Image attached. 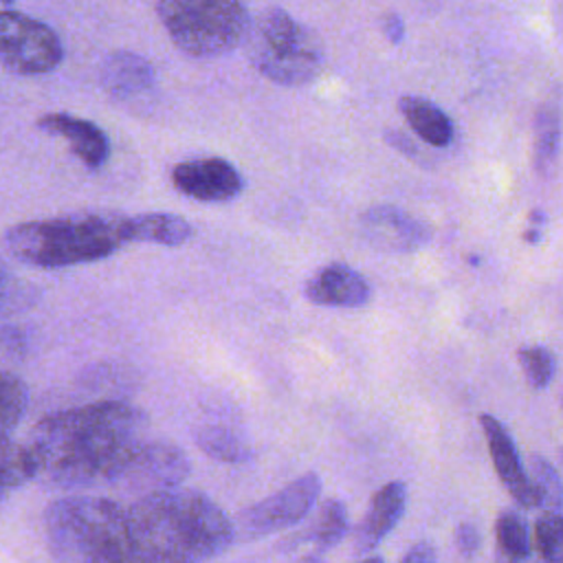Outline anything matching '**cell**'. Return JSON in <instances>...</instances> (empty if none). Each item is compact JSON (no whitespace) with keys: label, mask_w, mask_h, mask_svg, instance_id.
I'll list each match as a JSON object with an SVG mask.
<instances>
[{"label":"cell","mask_w":563,"mask_h":563,"mask_svg":"<svg viewBox=\"0 0 563 563\" xmlns=\"http://www.w3.org/2000/svg\"><path fill=\"white\" fill-rule=\"evenodd\" d=\"M0 2H2V4H9V2H13V0H0Z\"/></svg>","instance_id":"836d02e7"},{"label":"cell","mask_w":563,"mask_h":563,"mask_svg":"<svg viewBox=\"0 0 563 563\" xmlns=\"http://www.w3.org/2000/svg\"><path fill=\"white\" fill-rule=\"evenodd\" d=\"M37 128L53 136H59L68 143L70 152L88 167L99 169L110 158V139L92 121L68 114V112H48L37 119Z\"/></svg>","instance_id":"9a60e30c"},{"label":"cell","mask_w":563,"mask_h":563,"mask_svg":"<svg viewBox=\"0 0 563 563\" xmlns=\"http://www.w3.org/2000/svg\"><path fill=\"white\" fill-rule=\"evenodd\" d=\"M482 545V537L479 530L471 523V521H462L455 528V548L464 554V556H473Z\"/></svg>","instance_id":"f1b7e54d"},{"label":"cell","mask_w":563,"mask_h":563,"mask_svg":"<svg viewBox=\"0 0 563 563\" xmlns=\"http://www.w3.org/2000/svg\"><path fill=\"white\" fill-rule=\"evenodd\" d=\"M37 477V462L29 442L0 440V501Z\"/></svg>","instance_id":"44dd1931"},{"label":"cell","mask_w":563,"mask_h":563,"mask_svg":"<svg viewBox=\"0 0 563 563\" xmlns=\"http://www.w3.org/2000/svg\"><path fill=\"white\" fill-rule=\"evenodd\" d=\"M517 361L532 389H545L556 372V358L548 347L528 345L517 352Z\"/></svg>","instance_id":"83f0119b"},{"label":"cell","mask_w":563,"mask_h":563,"mask_svg":"<svg viewBox=\"0 0 563 563\" xmlns=\"http://www.w3.org/2000/svg\"><path fill=\"white\" fill-rule=\"evenodd\" d=\"M358 563H385L380 556H365L363 561H358Z\"/></svg>","instance_id":"d6a6232c"},{"label":"cell","mask_w":563,"mask_h":563,"mask_svg":"<svg viewBox=\"0 0 563 563\" xmlns=\"http://www.w3.org/2000/svg\"><path fill=\"white\" fill-rule=\"evenodd\" d=\"M561 462H563V449H561Z\"/></svg>","instance_id":"e575fe53"},{"label":"cell","mask_w":563,"mask_h":563,"mask_svg":"<svg viewBox=\"0 0 563 563\" xmlns=\"http://www.w3.org/2000/svg\"><path fill=\"white\" fill-rule=\"evenodd\" d=\"M147 416L132 402L101 400L44 416L29 433L40 482L66 488H114L119 473L145 438Z\"/></svg>","instance_id":"6da1fadb"},{"label":"cell","mask_w":563,"mask_h":563,"mask_svg":"<svg viewBox=\"0 0 563 563\" xmlns=\"http://www.w3.org/2000/svg\"><path fill=\"white\" fill-rule=\"evenodd\" d=\"M244 51L262 77L288 88L310 84L325 57L317 33L279 7H268L251 20Z\"/></svg>","instance_id":"5b68a950"},{"label":"cell","mask_w":563,"mask_h":563,"mask_svg":"<svg viewBox=\"0 0 563 563\" xmlns=\"http://www.w3.org/2000/svg\"><path fill=\"white\" fill-rule=\"evenodd\" d=\"M407 506V486L402 482H389L378 488L367 506L363 521L354 534V548L361 554L372 552L400 521Z\"/></svg>","instance_id":"2e32d148"},{"label":"cell","mask_w":563,"mask_h":563,"mask_svg":"<svg viewBox=\"0 0 563 563\" xmlns=\"http://www.w3.org/2000/svg\"><path fill=\"white\" fill-rule=\"evenodd\" d=\"M495 537L499 561L497 563H526L532 541L523 517L515 510H501L495 521Z\"/></svg>","instance_id":"603a6c76"},{"label":"cell","mask_w":563,"mask_h":563,"mask_svg":"<svg viewBox=\"0 0 563 563\" xmlns=\"http://www.w3.org/2000/svg\"><path fill=\"white\" fill-rule=\"evenodd\" d=\"M385 141H387L394 150H398L400 154H405L407 158L418 161V163H424V152H420V150L413 145V141H411L409 136H405L402 132H398V130H385Z\"/></svg>","instance_id":"f546056e"},{"label":"cell","mask_w":563,"mask_h":563,"mask_svg":"<svg viewBox=\"0 0 563 563\" xmlns=\"http://www.w3.org/2000/svg\"><path fill=\"white\" fill-rule=\"evenodd\" d=\"M479 424L488 444V453L493 460V466L497 471L499 482L504 488L515 497V501L523 508H537L539 506V495L532 486L530 475L526 473L521 457L517 453V446L508 433V429L493 418L490 413L479 416Z\"/></svg>","instance_id":"4fadbf2b"},{"label":"cell","mask_w":563,"mask_h":563,"mask_svg":"<svg viewBox=\"0 0 563 563\" xmlns=\"http://www.w3.org/2000/svg\"><path fill=\"white\" fill-rule=\"evenodd\" d=\"M99 84L112 101L119 103H147L156 92V70L139 53L112 51L99 66Z\"/></svg>","instance_id":"7c38bea8"},{"label":"cell","mask_w":563,"mask_h":563,"mask_svg":"<svg viewBox=\"0 0 563 563\" xmlns=\"http://www.w3.org/2000/svg\"><path fill=\"white\" fill-rule=\"evenodd\" d=\"M347 534V510L341 499H325L306 532L297 541H306L314 552H325L334 548Z\"/></svg>","instance_id":"7402d4cb"},{"label":"cell","mask_w":563,"mask_h":563,"mask_svg":"<svg viewBox=\"0 0 563 563\" xmlns=\"http://www.w3.org/2000/svg\"><path fill=\"white\" fill-rule=\"evenodd\" d=\"M125 510L130 563H207L235 539L229 515L183 484L141 495Z\"/></svg>","instance_id":"7a4b0ae2"},{"label":"cell","mask_w":563,"mask_h":563,"mask_svg":"<svg viewBox=\"0 0 563 563\" xmlns=\"http://www.w3.org/2000/svg\"><path fill=\"white\" fill-rule=\"evenodd\" d=\"M398 108H400V114L407 119L409 128L424 143L435 147H446L453 141L455 128L440 106L422 97H402L398 101Z\"/></svg>","instance_id":"d6986e66"},{"label":"cell","mask_w":563,"mask_h":563,"mask_svg":"<svg viewBox=\"0 0 563 563\" xmlns=\"http://www.w3.org/2000/svg\"><path fill=\"white\" fill-rule=\"evenodd\" d=\"M191 475L189 455L172 440L141 438L130 451L114 488L141 495L180 486Z\"/></svg>","instance_id":"9c48e42d"},{"label":"cell","mask_w":563,"mask_h":563,"mask_svg":"<svg viewBox=\"0 0 563 563\" xmlns=\"http://www.w3.org/2000/svg\"><path fill=\"white\" fill-rule=\"evenodd\" d=\"M191 433L196 446L211 460L224 464H246L255 457V449L249 435L231 422H200Z\"/></svg>","instance_id":"e0dca14e"},{"label":"cell","mask_w":563,"mask_h":563,"mask_svg":"<svg viewBox=\"0 0 563 563\" xmlns=\"http://www.w3.org/2000/svg\"><path fill=\"white\" fill-rule=\"evenodd\" d=\"M561 150V108L556 101H545L534 114V169L550 176Z\"/></svg>","instance_id":"ffe728a7"},{"label":"cell","mask_w":563,"mask_h":563,"mask_svg":"<svg viewBox=\"0 0 563 563\" xmlns=\"http://www.w3.org/2000/svg\"><path fill=\"white\" fill-rule=\"evenodd\" d=\"M321 495V477L312 471L295 477L273 495L246 506L238 515L235 534L260 539L297 526L310 515Z\"/></svg>","instance_id":"ba28073f"},{"label":"cell","mask_w":563,"mask_h":563,"mask_svg":"<svg viewBox=\"0 0 563 563\" xmlns=\"http://www.w3.org/2000/svg\"><path fill=\"white\" fill-rule=\"evenodd\" d=\"M400 563H438V559H435V550L431 543L418 541L407 550V554L400 559Z\"/></svg>","instance_id":"1f68e13d"},{"label":"cell","mask_w":563,"mask_h":563,"mask_svg":"<svg viewBox=\"0 0 563 563\" xmlns=\"http://www.w3.org/2000/svg\"><path fill=\"white\" fill-rule=\"evenodd\" d=\"M44 532L59 563H130L128 510L110 497L75 493L51 501Z\"/></svg>","instance_id":"277c9868"},{"label":"cell","mask_w":563,"mask_h":563,"mask_svg":"<svg viewBox=\"0 0 563 563\" xmlns=\"http://www.w3.org/2000/svg\"><path fill=\"white\" fill-rule=\"evenodd\" d=\"M172 185L198 202H229L244 189L242 174L220 156L187 158L172 167Z\"/></svg>","instance_id":"30bf717a"},{"label":"cell","mask_w":563,"mask_h":563,"mask_svg":"<svg viewBox=\"0 0 563 563\" xmlns=\"http://www.w3.org/2000/svg\"><path fill=\"white\" fill-rule=\"evenodd\" d=\"M380 31L391 44H400L405 37V22L396 13H385L380 18Z\"/></svg>","instance_id":"4dcf8cb0"},{"label":"cell","mask_w":563,"mask_h":563,"mask_svg":"<svg viewBox=\"0 0 563 563\" xmlns=\"http://www.w3.org/2000/svg\"><path fill=\"white\" fill-rule=\"evenodd\" d=\"M64 59L59 35L44 22L20 13L0 11V64L15 75H44Z\"/></svg>","instance_id":"52a82bcc"},{"label":"cell","mask_w":563,"mask_h":563,"mask_svg":"<svg viewBox=\"0 0 563 563\" xmlns=\"http://www.w3.org/2000/svg\"><path fill=\"white\" fill-rule=\"evenodd\" d=\"M128 242H147L161 246H183L191 240L194 227L187 218L176 213H139L125 220Z\"/></svg>","instance_id":"ac0fdd59"},{"label":"cell","mask_w":563,"mask_h":563,"mask_svg":"<svg viewBox=\"0 0 563 563\" xmlns=\"http://www.w3.org/2000/svg\"><path fill=\"white\" fill-rule=\"evenodd\" d=\"M361 235L385 253H411L431 240V227L394 205H376L358 218Z\"/></svg>","instance_id":"8fae6325"},{"label":"cell","mask_w":563,"mask_h":563,"mask_svg":"<svg viewBox=\"0 0 563 563\" xmlns=\"http://www.w3.org/2000/svg\"><path fill=\"white\" fill-rule=\"evenodd\" d=\"M37 288L29 282L20 279L7 260L0 255V317H7L15 310L26 308L31 301H35Z\"/></svg>","instance_id":"4316f807"},{"label":"cell","mask_w":563,"mask_h":563,"mask_svg":"<svg viewBox=\"0 0 563 563\" xmlns=\"http://www.w3.org/2000/svg\"><path fill=\"white\" fill-rule=\"evenodd\" d=\"M528 475L539 495V506L545 510H563V482L556 468L541 455L532 453L528 457Z\"/></svg>","instance_id":"484cf974"},{"label":"cell","mask_w":563,"mask_h":563,"mask_svg":"<svg viewBox=\"0 0 563 563\" xmlns=\"http://www.w3.org/2000/svg\"><path fill=\"white\" fill-rule=\"evenodd\" d=\"M156 15L176 48L200 59L231 53L251 26L242 0H158Z\"/></svg>","instance_id":"8992f818"},{"label":"cell","mask_w":563,"mask_h":563,"mask_svg":"<svg viewBox=\"0 0 563 563\" xmlns=\"http://www.w3.org/2000/svg\"><path fill=\"white\" fill-rule=\"evenodd\" d=\"M537 563H563V512L545 510L534 521Z\"/></svg>","instance_id":"d4e9b609"},{"label":"cell","mask_w":563,"mask_h":563,"mask_svg":"<svg viewBox=\"0 0 563 563\" xmlns=\"http://www.w3.org/2000/svg\"><path fill=\"white\" fill-rule=\"evenodd\" d=\"M128 216L117 211H75L26 220L2 235L7 253L35 268H66L114 255L123 244Z\"/></svg>","instance_id":"3957f363"},{"label":"cell","mask_w":563,"mask_h":563,"mask_svg":"<svg viewBox=\"0 0 563 563\" xmlns=\"http://www.w3.org/2000/svg\"><path fill=\"white\" fill-rule=\"evenodd\" d=\"M303 295L314 306L361 308L369 301L372 288L367 279L343 262H330L317 268L303 284Z\"/></svg>","instance_id":"5bb4252c"},{"label":"cell","mask_w":563,"mask_h":563,"mask_svg":"<svg viewBox=\"0 0 563 563\" xmlns=\"http://www.w3.org/2000/svg\"><path fill=\"white\" fill-rule=\"evenodd\" d=\"M29 405V389L15 374L0 369V440L11 438Z\"/></svg>","instance_id":"cb8c5ba5"}]
</instances>
